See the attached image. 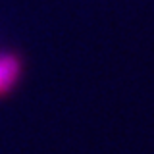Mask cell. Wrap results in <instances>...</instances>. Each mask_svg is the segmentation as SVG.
<instances>
[{
    "label": "cell",
    "mask_w": 154,
    "mask_h": 154,
    "mask_svg": "<svg viewBox=\"0 0 154 154\" xmlns=\"http://www.w3.org/2000/svg\"><path fill=\"white\" fill-rule=\"evenodd\" d=\"M17 77V60L12 56H0V93L6 91L8 87Z\"/></svg>",
    "instance_id": "1"
}]
</instances>
